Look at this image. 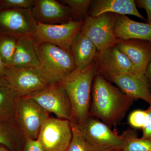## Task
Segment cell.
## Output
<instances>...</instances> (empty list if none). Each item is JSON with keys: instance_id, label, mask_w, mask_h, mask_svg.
<instances>
[{"instance_id": "1", "label": "cell", "mask_w": 151, "mask_h": 151, "mask_svg": "<svg viewBox=\"0 0 151 151\" xmlns=\"http://www.w3.org/2000/svg\"><path fill=\"white\" fill-rule=\"evenodd\" d=\"M134 100L97 73L92 84L89 116L110 127L124 119Z\"/></svg>"}, {"instance_id": "2", "label": "cell", "mask_w": 151, "mask_h": 151, "mask_svg": "<svg viewBox=\"0 0 151 151\" xmlns=\"http://www.w3.org/2000/svg\"><path fill=\"white\" fill-rule=\"evenodd\" d=\"M96 73L94 61L82 69L76 68L59 83L71 101L73 115L70 122L77 126L81 125L89 117L92 84Z\"/></svg>"}, {"instance_id": "3", "label": "cell", "mask_w": 151, "mask_h": 151, "mask_svg": "<svg viewBox=\"0 0 151 151\" xmlns=\"http://www.w3.org/2000/svg\"><path fill=\"white\" fill-rule=\"evenodd\" d=\"M39 60L36 69L49 84H59L76 68L70 52L47 42L35 44Z\"/></svg>"}, {"instance_id": "4", "label": "cell", "mask_w": 151, "mask_h": 151, "mask_svg": "<svg viewBox=\"0 0 151 151\" xmlns=\"http://www.w3.org/2000/svg\"><path fill=\"white\" fill-rule=\"evenodd\" d=\"M83 22L71 20L65 23L54 25L37 22L32 37L35 44L47 42L70 52L73 41L80 32Z\"/></svg>"}, {"instance_id": "5", "label": "cell", "mask_w": 151, "mask_h": 151, "mask_svg": "<svg viewBox=\"0 0 151 151\" xmlns=\"http://www.w3.org/2000/svg\"><path fill=\"white\" fill-rule=\"evenodd\" d=\"M77 126L83 137L96 151L121 150L124 145L122 136L117 134L109 126L94 117L89 116L81 125Z\"/></svg>"}, {"instance_id": "6", "label": "cell", "mask_w": 151, "mask_h": 151, "mask_svg": "<svg viewBox=\"0 0 151 151\" xmlns=\"http://www.w3.org/2000/svg\"><path fill=\"white\" fill-rule=\"evenodd\" d=\"M32 99L47 113L58 119L70 121L72 105L67 92L60 84H50L45 88L24 97Z\"/></svg>"}, {"instance_id": "7", "label": "cell", "mask_w": 151, "mask_h": 151, "mask_svg": "<svg viewBox=\"0 0 151 151\" xmlns=\"http://www.w3.org/2000/svg\"><path fill=\"white\" fill-rule=\"evenodd\" d=\"M116 14L106 13L97 17L88 16L84 19L80 32L94 44L98 52L105 51L117 42L118 39L113 31Z\"/></svg>"}, {"instance_id": "8", "label": "cell", "mask_w": 151, "mask_h": 151, "mask_svg": "<svg viewBox=\"0 0 151 151\" xmlns=\"http://www.w3.org/2000/svg\"><path fill=\"white\" fill-rule=\"evenodd\" d=\"M94 61L97 73L108 81L122 74L145 76L138 72L129 58L116 45L105 51L97 52Z\"/></svg>"}, {"instance_id": "9", "label": "cell", "mask_w": 151, "mask_h": 151, "mask_svg": "<svg viewBox=\"0 0 151 151\" xmlns=\"http://www.w3.org/2000/svg\"><path fill=\"white\" fill-rule=\"evenodd\" d=\"M49 118L48 113L32 99L26 97L20 98L15 121L26 137L37 139L42 125Z\"/></svg>"}, {"instance_id": "10", "label": "cell", "mask_w": 151, "mask_h": 151, "mask_svg": "<svg viewBox=\"0 0 151 151\" xmlns=\"http://www.w3.org/2000/svg\"><path fill=\"white\" fill-rule=\"evenodd\" d=\"M72 137L70 121L50 117L42 125L37 140L45 151H66Z\"/></svg>"}, {"instance_id": "11", "label": "cell", "mask_w": 151, "mask_h": 151, "mask_svg": "<svg viewBox=\"0 0 151 151\" xmlns=\"http://www.w3.org/2000/svg\"><path fill=\"white\" fill-rule=\"evenodd\" d=\"M4 77L21 97L42 90L50 84L34 68L5 67Z\"/></svg>"}, {"instance_id": "12", "label": "cell", "mask_w": 151, "mask_h": 151, "mask_svg": "<svg viewBox=\"0 0 151 151\" xmlns=\"http://www.w3.org/2000/svg\"><path fill=\"white\" fill-rule=\"evenodd\" d=\"M32 9L0 11V32L18 38L32 35L37 22Z\"/></svg>"}, {"instance_id": "13", "label": "cell", "mask_w": 151, "mask_h": 151, "mask_svg": "<svg viewBox=\"0 0 151 151\" xmlns=\"http://www.w3.org/2000/svg\"><path fill=\"white\" fill-rule=\"evenodd\" d=\"M32 9L37 21L43 24H61L74 20L70 9L55 0H35Z\"/></svg>"}, {"instance_id": "14", "label": "cell", "mask_w": 151, "mask_h": 151, "mask_svg": "<svg viewBox=\"0 0 151 151\" xmlns=\"http://www.w3.org/2000/svg\"><path fill=\"white\" fill-rule=\"evenodd\" d=\"M116 45L129 58L138 72L145 76L151 59V42L140 40L118 39Z\"/></svg>"}, {"instance_id": "15", "label": "cell", "mask_w": 151, "mask_h": 151, "mask_svg": "<svg viewBox=\"0 0 151 151\" xmlns=\"http://www.w3.org/2000/svg\"><path fill=\"white\" fill-rule=\"evenodd\" d=\"M113 31L119 39H135L151 42V24L131 19L126 15L116 14Z\"/></svg>"}, {"instance_id": "16", "label": "cell", "mask_w": 151, "mask_h": 151, "mask_svg": "<svg viewBox=\"0 0 151 151\" xmlns=\"http://www.w3.org/2000/svg\"><path fill=\"white\" fill-rule=\"evenodd\" d=\"M119 89L134 100L140 99L151 105V92L145 76L122 74L110 79Z\"/></svg>"}, {"instance_id": "17", "label": "cell", "mask_w": 151, "mask_h": 151, "mask_svg": "<svg viewBox=\"0 0 151 151\" xmlns=\"http://www.w3.org/2000/svg\"><path fill=\"white\" fill-rule=\"evenodd\" d=\"M106 13L132 15L145 20L138 11L134 0H94L88 11V16L97 17Z\"/></svg>"}, {"instance_id": "18", "label": "cell", "mask_w": 151, "mask_h": 151, "mask_svg": "<svg viewBox=\"0 0 151 151\" xmlns=\"http://www.w3.org/2000/svg\"><path fill=\"white\" fill-rule=\"evenodd\" d=\"M38 65L37 52L32 36L19 37L12 67L36 68Z\"/></svg>"}, {"instance_id": "19", "label": "cell", "mask_w": 151, "mask_h": 151, "mask_svg": "<svg viewBox=\"0 0 151 151\" xmlns=\"http://www.w3.org/2000/svg\"><path fill=\"white\" fill-rule=\"evenodd\" d=\"M70 52L76 68L82 69L94 61L97 50L94 44L80 32L73 41Z\"/></svg>"}, {"instance_id": "20", "label": "cell", "mask_w": 151, "mask_h": 151, "mask_svg": "<svg viewBox=\"0 0 151 151\" xmlns=\"http://www.w3.org/2000/svg\"><path fill=\"white\" fill-rule=\"evenodd\" d=\"M25 135L15 121L0 120V145L13 151H24Z\"/></svg>"}, {"instance_id": "21", "label": "cell", "mask_w": 151, "mask_h": 151, "mask_svg": "<svg viewBox=\"0 0 151 151\" xmlns=\"http://www.w3.org/2000/svg\"><path fill=\"white\" fill-rule=\"evenodd\" d=\"M20 98L9 85L0 88V120L15 121Z\"/></svg>"}, {"instance_id": "22", "label": "cell", "mask_w": 151, "mask_h": 151, "mask_svg": "<svg viewBox=\"0 0 151 151\" xmlns=\"http://www.w3.org/2000/svg\"><path fill=\"white\" fill-rule=\"evenodd\" d=\"M18 37L0 32V56L6 67H12Z\"/></svg>"}, {"instance_id": "23", "label": "cell", "mask_w": 151, "mask_h": 151, "mask_svg": "<svg viewBox=\"0 0 151 151\" xmlns=\"http://www.w3.org/2000/svg\"><path fill=\"white\" fill-rule=\"evenodd\" d=\"M124 144L122 151H151V140L137 137L134 130H127L122 135Z\"/></svg>"}, {"instance_id": "24", "label": "cell", "mask_w": 151, "mask_h": 151, "mask_svg": "<svg viewBox=\"0 0 151 151\" xmlns=\"http://www.w3.org/2000/svg\"><path fill=\"white\" fill-rule=\"evenodd\" d=\"M70 124L72 137L66 151H96L83 137L77 126L73 123Z\"/></svg>"}, {"instance_id": "25", "label": "cell", "mask_w": 151, "mask_h": 151, "mask_svg": "<svg viewBox=\"0 0 151 151\" xmlns=\"http://www.w3.org/2000/svg\"><path fill=\"white\" fill-rule=\"evenodd\" d=\"M63 3L71 10L73 17L83 20L88 16V11L92 4L91 0H63Z\"/></svg>"}, {"instance_id": "26", "label": "cell", "mask_w": 151, "mask_h": 151, "mask_svg": "<svg viewBox=\"0 0 151 151\" xmlns=\"http://www.w3.org/2000/svg\"><path fill=\"white\" fill-rule=\"evenodd\" d=\"M35 0H0V11L32 8Z\"/></svg>"}, {"instance_id": "27", "label": "cell", "mask_w": 151, "mask_h": 151, "mask_svg": "<svg viewBox=\"0 0 151 151\" xmlns=\"http://www.w3.org/2000/svg\"><path fill=\"white\" fill-rule=\"evenodd\" d=\"M147 117V110H136L130 113L128 122L130 126L134 129H142Z\"/></svg>"}, {"instance_id": "28", "label": "cell", "mask_w": 151, "mask_h": 151, "mask_svg": "<svg viewBox=\"0 0 151 151\" xmlns=\"http://www.w3.org/2000/svg\"><path fill=\"white\" fill-rule=\"evenodd\" d=\"M24 151H45L42 146L37 140H34L25 136Z\"/></svg>"}, {"instance_id": "29", "label": "cell", "mask_w": 151, "mask_h": 151, "mask_svg": "<svg viewBox=\"0 0 151 151\" xmlns=\"http://www.w3.org/2000/svg\"><path fill=\"white\" fill-rule=\"evenodd\" d=\"M147 121L142 130V136L141 138L151 140V105H150L147 110Z\"/></svg>"}, {"instance_id": "30", "label": "cell", "mask_w": 151, "mask_h": 151, "mask_svg": "<svg viewBox=\"0 0 151 151\" xmlns=\"http://www.w3.org/2000/svg\"><path fill=\"white\" fill-rule=\"evenodd\" d=\"M137 7L144 9L147 14V23L151 24V0L135 1Z\"/></svg>"}, {"instance_id": "31", "label": "cell", "mask_w": 151, "mask_h": 151, "mask_svg": "<svg viewBox=\"0 0 151 151\" xmlns=\"http://www.w3.org/2000/svg\"><path fill=\"white\" fill-rule=\"evenodd\" d=\"M145 76L148 83L149 88L151 92V59L146 68Z\"/></svg>"}, {"instance_id": "32", "label": "cell", "mask_w": 151, "mask_h": 151, "mask_svg": "<svg viewBox=\"0 0 151 151\" xmlns=\"http://www.w3.org/2000/svg\"><path fill=\"white\" fill-rule=\"evenodd\" d=\"M5 67V65L3 63L2 60L0 56V77H4V73Z\"/></svg>"}, {"instance_id": "33", "label": "cell", "mask_w": 151, "mask_h": 151, "mask_svg": "<svg viewBox=\"0 0 151 151\" xmlns=\"http://www.w3.org/2000/svg\"><path fill=\"white\" fill-rule=\"evenodd\" d=\"M9 85L7 81L4 77H0V88Z\"/></svg>"}, {"instance_id": "34", "label": "cell", "mask_w": 151, "mask_h": 151, "mask_svg": "<svg viewBox=\"0 0 151 151\" xmlns=\"http://www.w3.org/2000/svg\"><path fill=\"white\" fill-rule=\"evenodd\" d=\"M0 151H13L11 150L6 147L0 145Z\"/></svg>"}, {"instance_id": "35", "label": "cell", "mask_w": 151, "mask_h": 151, "mask_svg": "<svg viewBox=\"0 0 151 151\" xmlns=\"http://www.w3.org/2000/svg\"><path fill=\"white\" fill-rule=\"evenodd\" d=\"M121 150H122V149H121V150H113L111 151H121Z\"/></svg>"}]
</instances>
